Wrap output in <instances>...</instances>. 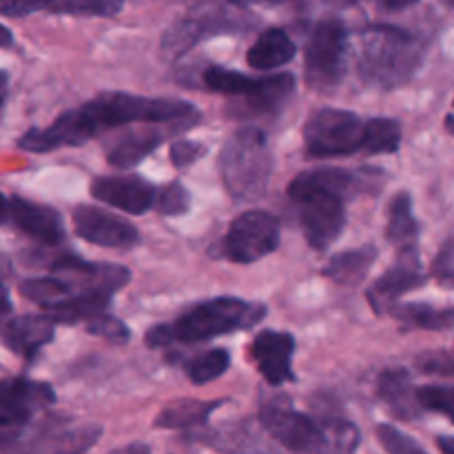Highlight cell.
I'll return each instance as SVG.
<instances>
[{"label":"cell","mask_w":454,"mask_h":454,"mask_svg":"<svg viewBox=\"0 0 454 454\" xmlns=\"http://www.w3.org/2000/svg\"><path fill=\"white\" fill-rule=\"evenodd\" d=\"M198 120L200 111L191 102L106 91L78 109L65 111L49 127L27 129L18 140V146L29 153H51L65 146H82L102 131L127 127V124L182 122L191 127Z\"/></svg>","instance_id":"obj_1"},{"label":"cell","mask_w":454,"mask_h":454,"mask_svg":"<svg viewBox=\"0 0 454 454\" xmlns=\"http://www.w3.org/2000/svg\"><path fill=\"white\" fill-rule=\"evenodd\" d=\"M362 177L346 168H310L288 184V198L300 204V224L315 251H326L346 224V200L359 191Z\"/></svg>","instance_id":"obj_2"},{"label":"cell","mask_w":454,"mask_h":454,"mask_svg":"<svg viewBox=\"0 0 454 454\" xmlns=\"http://www.w3.org/2000/svg\"><path fill=\"white\" fill-rule=\"evenodd\" d=\"M269 309L260 301H247L239 297H215L186 310L182 317L168 324H155L146 333L151 348H168L173 344H200L231 333L248 331L266 317Z\"/></svg>","instance_id":"obj_3"},{"label":"cell","mask_w":454,"mask_h":454,"mask_svg":"<svg viewBox=\"0 0 454 454\" xmlns=\"http://www.w3.org/2000/svg\"><path fill=\"white\" fill-rule=\"evenodd\" d=\"M424 43L393 25H371L359 38V75L368 87L399 89L411 82L424 62Z\"/></svg>","instance_id":"obj_4"},{"label":"cell","mask_w":454,"mask_h":454,"mask_svg":"<svg viewBox=\"0 0 454 454\" xmlns=\"http://www.w3.org/2000/svg\"><path fill=\"white\" fill-rule=\"evenodd\" d=\"M273 153L262 129L244 127L220 151V173L226 191L238 202L264 198L273 177Z\"/></svg>","instance_id":"obj_5"},{"label":"cell","mask_w":454,"mask_h":454,"mask_svg":"<svg viewBox=\"0 0 454 454\" xmlns=\"http://www.w3.org/2000/svg\"><path fill=\"white\" fill-rule=\"evenodd\" d=\"M348 69V29L337 18L317 22L304 49V80L313 91L331 93Z\"/></svg>","instance_id":"obj_6"},{"label":"cell","mask_w":454,"mask_h":454,"mask_svg":"<svg viewBox=\"0 0 454 454\" xmlns=\"http://www.w3.org/2000/svg\"><path fill=\"white\" fill-rule=\"evenodd\" d=\"M368 120L355 111L326 106L313 114L304 127L306 153L310 158H346L366 149Z\"/></svg>","instance_id":"obj_7"},{"label":"cell","mask_w":454,"mask_h":454,"mask_svg":"<svg viewBox=\"0 0 454 454\" xmlns=\"http://www.w3.org/2000/svg\"><path fill=\"white\" fill-rule=\"evenodd\" d=\"M282 244L279 220L262 208H248L229 224L220 242V255L238 264H255L275 253Z\"/></svg>","instance_id":"obj_8"},{"label":"cell","mask_w":454,"mask_h":454,"mask_svg":"<svg viewBox=\"0 0 454 454\" xmlns=\"http://www.w3.org/2000/svg\"><path fill=\"white\" fill-rule=\"evenodd\" d=\"M260 421L266 433L291 452L331 450L322 421L295 411L286 399H275L262 406Z\"/></svg>","instance_id":"obj_9"},{"label":"cell","mask_w":454,"mask_h":454,"mask_svg":"<svg viewBox=\"0 0 454 454\" xmlns=\"http://www.w3.org/2000/svg\"><path fill=\"white\" fill-rule=\"evenodd\" d=\"M56 402V390L44 381L16 377L0 386V426L3 439L22 433L31 426L38 412Z\"/></svg>","instance_id":"obj_10"},{"label":"cell","mask_w":454,"mask_h":454,"mask_svg":"<svg viewBox=\"0 0 454 454\" xmlns=\"http://www.w3.org/2000/svg\"><path fill=\"white\" fill-rule=\"evenodd\" d=\"M3 222L16 226L20 233L44 247H58L65 242L67 229L60 213L44 204H35L31 200L7 195L3 202Z\"/></svg>","instance_id":"obj_11"},{"label":"cell","mask_w":454,"mask_h":454,"mask_svg":"<svg viewBox=\"0 0 454 454\" xmlns=\"http://www.w3.org/2000/svg\"><path fill=\"white\" fill-rule=\"evenodd\" d=\"M428 282L426 273L421 270L419 251L417 244H408L399 251L397 264L390 270H386L371 288H368V301L377 315L388 313L390 306L397 304L403 293H411L421 288Z\"/></svg>","instance_id":"obj_12"},{"label":"cell","mask_w":454,"mask_h":454,"mask_svg":"<svg viewBox=\"0 0 454 454\" xmlns=\"http://www.w3.org/2000/svg\"><path fill=\"white\" fill-rule=\"evenodd\" d=\"M93 200L129 215H145L158 200L155 186L140 176H102L91 184Z\"/></svg>","instance_id":"obj_13"},{"label":"cell","mask_w":454,"mask_h":454,"mask_svg":"<svg viewBox=\"0 0 454 454\" xmlns=\"http://www.w3.org/2000/svg\"><path fill=\"white\" fill-rule=\"evenodd\" d=\"M74 231L78 238L105 248H131L140 242L136 226L98 207L75 208Z\"/></svg>","instance_id":"obj_14"},{"label":"cell","mask_w":454,"mask_h":454,"mask_svg":"<svg viewBox=\"0 0 454 454\" xmlns=\"http://www.w3.org/2000/svg\"><path fill=\"white\" fill-rule=\"evenodd\" d=\"M251 362L257 372L270 386H282L295 381L293 375V355H295V337L286 331H262L251 341Z\"/></svg>","instance_id":"obj_15"},{"label":"cell","mask_w":454,"mask_h":454,"mask_svg":"<svg viewBox=\"0 0 454 454\" xmlns=\"http://www.w3.org/2000/svg\"><path fill=\"white\" fill-rule=\"evenodd\" d=\"M53 337H56V322L47 313L18 315L3 328L4 346L27 362H31L43 350V346L53 341Z\"/></svg>","instance_id":"obj_16"},{"label":"cell","mask_w":454,"mask_h":454,"mask_svg":"<svg viewBox=\"0 0 454 454\" xmlns=\"http://www.w3.org/2000/svg\"><path fill=\"white\" fill-rule=\"evenodd\" d=\"M377 395L388 406V411L402 421H412L424 412L406 368H388L381 372L377 380Z\"/></svg>","instance_id":"obj_17"},{"label":"cell","mask_w":454,"mask_h":454,"mask_svg":"<svg viewBox=\"0 0 454 454\" xmlns=\"http://www.w3.org/2000/svg\"><path fill=\"white\" fill-rule=\"evenodd\" d=\"M114 293L106 286H91L84 288V291L74 293L67 300L58 301V304L49 306L47 315L56 324H78V322H89V319L98 317V315L106 313L111 300H114Z\"/></svg>","instance_id":"obj_18"},{"label":"cell","mask_w":454,"mask_h":454,"mask_svg":"<svg viewBox=\"0 0 454 454\" xmlns=\"http://www.w3.org/2000/svg\"><path fill=\"white\" fill-rule=\"evenodd\" d=\"M295 56L297 47L291 40V35L286 34V29H282V27H270V29L262 31L260 38L248 49L247 62L253 69L270 71L288 65Z\"/></svg>","instance_id":"obj_19"},{"label":"cell","mask_w":454,"mask_h":454,"mask_svg":"<svg viewBox=\"0 0 454 454\" xmlns=\"http://www.w3.org/2000/svg\"><path fill=\"white\" fill-rule=\"evenodd\" d=\"M377 257H380L377 247L366 244V247L333 255L328 264L322 269V273L324 278L333 279V282L341 284V286H359L368 278L372 266H375Z\"/></svg>","instance_id":"obj_20"},{"label":"cell","mask_w":454,"mask_h":454,"mask_svg":"<svg viewBox=\"0 0 454 454\" xmlns=\"http://www.w3.org/2000/svg\"><path fill=\"white\" fill-rule=\"evenodd\" d=\"M297 78L293 74H275L266 78H257L255 87L244 96V102L251 106L255 114L273 115L279 114L295 96Z\"/></svg>","instance_id":"obj_21"},{"label":"cell","mask_w":454,"mask_h":454,"mask_svg":"<svg viewBox=\"0 0 454 454\" xmlns=\"http://www.w3.org/2000/svg\"><path fill=\"white\" fill-rule=\"evenodd\" d=\"M164 140V133L160 129H140V131H129L120 142H115L106 153L109 167L129 171L137 167L142 160L149 158Z\"/></svg>","instance_id":"obj_22"},{"label":"cell","mask_w":454,"mask_h":454,"mask_svg":"<svg viewBox=\"0 0 454 454\" xmlns=\"http://www.w3.org/2000/svg\"><path fill=\"white\" fill-rule=\"evenodd\" d=\"M226 399H215V402H200V399H182V402L168 403L155 419V428L164 430H184L193 426L207 424L208 417L224 406Z\"/></svg>","instance_id":"obj_23"},{"label":"cell","mask_w":454,"mask_h":454,"mask_svg":"<svg viewBox=\"0 0 454 454\" xmlns=\"http://www.w3.org/2000/svg\"><path fill=\"white\" fill-rule=\"evenodd\" d=\"M18 291L27 297L29 301H35L38 306L43 309H49V306L58 304V301L67 300L71 297L74 293L84 291L75 279L67 278V275L60 273H53L49 278H29V279H22L18 284Z\"/></svg>","instance_id":"obj_24"},{"label":"cell","mask_w":454,"mask_h":454,"mask_svg":"<svg viewBox=\"0 0 454 454\" xmlns=\"http://www.w3.org/2000/svg\"><path fill=\"white\" fill-rule=\"evenodd\" d=\"M421 233V226L412 213V198L408 191H399L388 204V224H386V238L388 242L408 247L417 244Z\"/></svg>","instance_id":"obj_25"},{"label":"cell","mask_w":454,"mask_h":454,"mask_svg":"<svg viewBox=\"0 0 454 454\" xmlns=\"http://www.w3.org/2000/svg\"><path fill=\"white\" fill-rule=\"evenodd\" d=\"M395 319L408 328L424 331H446L454 326V309H433L428 304H395L388 310Z\"/></svg>","instance_id":"obj_26"},{"label":"cell","mask_w":454,"mask_h":454,"mask_svg":"<svg viewBox=\"0 0 454 454\" xmlns=\"http://www.w3.org/2000/svg\"><path fill=\"white\" fill-rule=\"evenodd\" d=\"M202 82L208 91L222 93V96H247L255 87L257 78L242 74V71L226 69V67L211 65L204 69Z\"/></svg>","instance_id":"obj_27"},{"label":"cell","mask_w":454,"mask_h":454,"mask_svg":"<svg viewBox=\"0 0 454 454\" xmlns=\"http://www.w3.org/2000/svg\"><path fill=\"white\" fill-rule=\"evenodd\" d=\"M402 146V122L395 118H371L366 131V153H397Z\"/></svg>","instance_id":"obj_28"},{"label":"cell","mask_w":454,"mask_h":454,"mask_svg":"<svg viewBox=\"0 0 454 454\" xmlns=\"http://www.w3.org/2000/svg\"><path fill=\"white\" fill-rule=\"evenodd\" d=\"M229 368H231L229 350L213 348V350H207V353H200L198 357L186 362L184 371H186V377H189L195 386H204L220 380Z\"/></svg>","instance_id":"obj_29"},{"label":"cell","mask_w":454,"mask_h":454,"mask_svg":"<svg viewBox=\"0 0 454 454\" xmlns=\"http://www.w3.org/2000/svg\"><path fill=\"white\" fill-rule=\"evenodd\" d=\"M204 34H208L207 27L198 20H180L171 27V29L164 34L162 38V56L173 60V58H180L202 38Z\"/></svg>","instance_id":"obj_30"},{"label":"cell","mask_w":454,"mask_h":454,"mask_svg":"<svg viewBox=\"0 0 454 454\" xmlns=\"http://www.w3.org/2000/svg\"><path fill=\"white\" fill-rule=\"evenodd\" d=\"M124 0H53L49 12L71 13V16H115L122 9Z\"/></svg>","instance_id":"obj_31"},{"label":"cell","mask_w":454,"mask_h":454,"mask_svg":"<svg viewBox=\"0 0 454 454\" xmlns=\"http://www.w3.org/2000/svg\"><path fill=\"white\" fill-rule=\"evenodd\" d=\"M324 430L328 434V443H331V450L337 452H353L355 448H359L362 443V433L355 424H350L348 419H322Z\"/></svg>","instance_id":"obj_32"},{"label":"cell","mask_w":454,"mask_h":454,"mask_svg":"<svg viewBox=\"0 0 454 454\" xmlns=\"http://www.w3.org/2000/svg\"><path fill=\"white\" fill-rule=\"evenodd\" d=\"M417 399L424 411L446 415L454 424V386H421Z\"/></svg>","instance_id":"obj_33"},{"label":"cell","mask_w":454,"mask_h":454,"mask_svg":"<svg viewBox=\"0 0 454 454\" xmlns=\"http://www.w3.org/2000/svg\"><path fill=\"white\" fill-rule=\"evenodd\" d=\"M155 207L162 215L167 217H177L184 215L191 211V193L182 182H171L164 189H160L158 200H155Z\"/></svg>","instance_id":"obj_34"},{"label":"cell","mask_w":454,"mask_h":454,"mask_svg":"<svg viewBox=\"0 0 454 454\" xmlns=\"http://www.w3.org/2000/svg\"><path fill=\"white\" fill-rule=\"evenodd\" d=\"M87 333L93 337H102V340H106L109 344L122 346L131 341V331H129L127 324H122L118 317H114V315L109 313H102L98 315V317L89 319Z\"/></svg>","instance_id":"obj_35"},{"label":"cell","mask_w":454,"mask_h":454,"mask_svg":"<svg viewBox=\"0 0 454 454\" xmlns=\"http://www.w3.org/2000/svg\"><path fill=\"white\" fill-rule=\"evenodd\" d=\"M377 439H380L381 448H384L386 452H393V454L424 452V446H421V443H417L415 439L408 437L406 433H402V430H397L390 424L377 426Z\"/></svg>","instance_id":"obj_36"},{"label":"cell","mask_w":454,"mask_h":454,"mask_svg":"<svg viewBox=\"0 0 454 454\" xmlns=\"http://www.w3.org/2000/svg\"><path fill=\"white\" fill-rule=\"evenodd\" d=\"M207 153H208V149L202 145V142L177 140L171 145L168 158H171V164L176 168H186V167H191V164L200 162V160H202Z\"/></svg>","instance_id":"obj_37"},{"label":"cell","mask_w":454,"mask_h":454,"mask_svg":"<svg viewBox=\"0 0 454 454\" xmlns=\"http://www.w3.org/2000/svg\"><path fill=\"white\" fill-rule=\"evenodd\" d=\"M433 273L446 286L454 288V238L442 247L439 255L433 262Z\"/></svg>","instance_id":"obj_38"},{"label":"cell","mask_w":454,"mask_h":454,"mask_svg":"<svg viewBox=\"0 0 454 454\" xmlns=\"http://www.w3.org/2000/svg\"><path fill=\"white\" fill-rule=\"evenodd\" d=\"M53 0H0V12L9 18H22L51 7Z\"/></svg>","instance_id":"obj_39"},{"label":"cell","mask_w":454,"mask_h":454,"mask_svg":"<svg viewBox=\"0 0 454 454\" xmlns=\"http://www.w3.org/2000/svg\"><path fill=\"white\" fill-rule=\"evenodd\" d=\"M419 368L428 375L437 377H454V353H439V355H428L419 362Z\"/></svg>","instance_id":"obj_40"},{"label":"cell","mask_w":454,"mask_h":454,"mask_svg":"<svg viewBox=\"0 0 454 454\" xmlns=\"http://www.w3.org/2000/svg\"><path fill=\"white\" fill-rule=\"evenodd\" d=\"M326 3L331 4H355V3H364V0H326ZM372 3L380 4L381 9H388V12H402V9H408L412 7V4H417L419 0H372Z\"/></svg>","instance_id":"obj_41"},{"label":"cell","mask_w":454,"mask_h":454,"mask_svg":"<svg viewBox=\"0 0 454 454\" xmlns=\"http://www.w3.org/2000/svg\"><path fill=\"white\" fill-rule=\"evenodd\" d=\"M233 4H239V7H248V4H266V7H275V4H282L286 0H231Z\"/></svg>","instance_id":"obj_42"},{"label":"cell","mask_w":454,"mask_h":454,"mask_svg":"<svg viewBox=\"0 0 454 454\" xmlns=\"http://www.w3.org/2000/svg\"><path fill=\"white\" fill-rule=\"evenodd\" d=\"M437 446H439V450H442V452L454 454V437L442 434V437H437Z\"/></svg>","instance_id":"obj_43"},{"label":"cell","mask_w":454,"mask_h":454,"mask_svg":"<svg viewBox=\"0 0 454 454\" xmlns=\"http://www.w3.org/2000/svg\"><path fill=\"white\" fill-rule=\"evenodd\" d=\"M0 29H3V47L7 49V47H12V43H13V35H12V31L7 29V27H0Z\"/></svg>","instance_id":"obj_44"},{"label":"cell","mask_w":454,"mask_h":454,"mask_svg":"<svg viewBox=\"0 0 454 454\" xmlns=\"http://www.w3.org/2000/svg\"><path fill=\"white\" fill-rule=\"evenodd\" d=\"M133 450L149 452V446H145V443H136V446H127V448H122V452H133Z\"/></svg>","instance_id":"obj_45"},{"label":"cell","mask_w":454,"mask_h":454,"mask_svg":"<svg viewBox=\"0 0 454 454\" xmlns=\"http://www.w3.org/2000/svg\"><path fill=\"white\" fill-rule=\"evenodd\" d=\"M443 127H446V131L450 133V136H454V114L446 115V122H443Z\"/></svg>","instance_id":"obj_46"},{"label":"cell","mask_w":454,"mask_h":454,"mask_svg":"<svg viewBox=\"0 0 454 454\" xmlns=\"http://www.w3.org/2000/svg\"><path fill=\"white\" fill-rule=\"evenodd\" d=\"M446 4H450V7H454V0H443Z\"/></svg>","instance_id":"obj_47"}]
</instances>
